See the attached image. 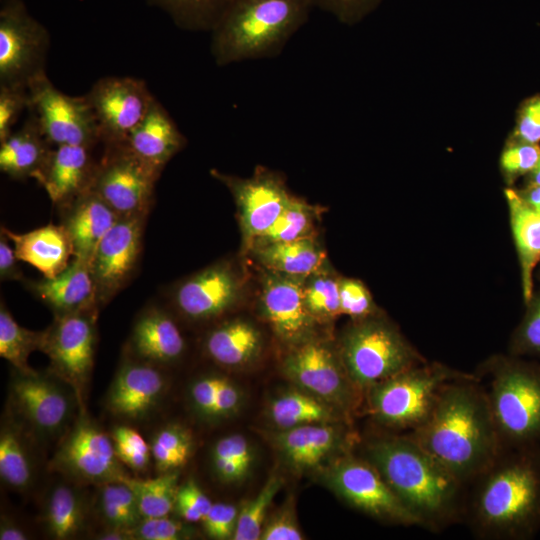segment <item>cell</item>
<instances>
[{"label":"cell","instance_id":"obj_59","mask_svg":"<svg viewBox=\"0 0 540 540\" xmlns=\"http://www.w3.org/2000/svg\"><path fill=\"white\" fill-rule=\"evenodd\" d=\"M516 190L524 202L540 214V185H524Z\"/></svg>","mask_w":540,"mask_h":540},{"label":"cell","instance_id":"obj_29","mask_svg":"<svg viewBox=\"0 0 540 540\" xmlns=\"http://www.w3.org/2000/svg\"><path fill=\"white\" fill-rule=\"evenodd\" d=\"M52 147L31 115L21 128L0 142V170L15 180L34 178Z\"/></svg>","mask_w":540,"mask_h":540},{"label":"cell","instance_id":"obj_17","mask_svg":"<svg viewBox=\"0 0 540 540\" xmlns=\"http://www.w3.org/2000/svg\"><path fill=\"white\" fill-rule=\"evenodd\" d=\"M112 438L86 417L80 418L63 440L53 464L76 479L107 483L122 475Z\"/></svg>","mask_w":540,"mask_h":540},{"label":"cell","instance_id":"obj_41","mask_svg":"<svg viewBox=\"0 0 540 540\" xmlns=\"http://www.w3.org/2000/svg\"><path fill=\"white\" fill-rule=\"evenodd\" d=\"M181 27L211 30L229 0H153Z\"/></svg>","mask_w":540,"mask_h":540},{"label":"cell","instance_id":"obj_21","mask_svg":"<svg viewBox=\"0 0 540 540\" xmlns=\"http://www.w3.org/2000/svg\"><path fill=\"white\" fill-rule=\"evenodd\" d=\"M93 147L61 145L52 147L34 179L58 207L90 189L97 162Z\"/></svg>","mask_w":540,"mask_h":540},{"label":"cell","instance_id":"obj_19","mask_svg":"<svg viewBox=\"0 0 540 540\" xmlns=\"http://www.w3.org/2000/svg\"><path fill=\"white\" fill-rule=\"evenodd\" d=\"M241 282L227 262L210 265L181 281L171 296L176 309L191 320H207L229 310L238 300Z\"/></svg>","mask_w":540,"mask_h":540},{"label":"cell","instance_id":"obj_27","mask_svg":"<svg viewBox=\"0 0 540 540\" xmlns=\"http://www.w3.org/2000/svg\"><path fill=\"white\" fill-rule=\"evenodd\" d=\"M1 231L13 244L18 259L35 267L43 277L56 276L73 259L71 240L61 224L50 223L25 233L12 232L2 225Z\"/></svg>","mask_w":540,"mask_h":540},{"label":"cell","instance_id":"obj_32","mask_svg":"<svg viewBox=\"0 0 540 540\" xmlns=\"http://www.w3.org/2000/svg\"><path fill=\"white\" fill-rule=\"evenodd\" d=\"M261 348V335L248 321L235 319L213 329L205 341L208 355L216 363L237 367L251 361Z\"/></svg>","mask_w":540,"mask_h":540},{"label":"cell","instance_id":"obj_48","mask_svg":"<svg viewBox=\"0 0 540 540\" xmlns=\"http://www.w3.org/2000/svg\"><path fill=\"white\" fill-rule=\"evenodd\" d=\"M509 136L525 142L540 144V92L520 102Z\"/></svg>","mask_w":540,"mask_h":540},{"label":"cell","instance_id":"obj_35","mask_svg":"<svg viewBox=\"0 0 540 540\" xmlns=\"http://www.w3.org/2000/svg\"><path fill=\"white\" fill-rule=\"evenodd\" d=\"M43 331H32L20 326L5 303L0 304V356L20 373L35 372L28 364L30 354L40 350Z\"/></svg>","mask_w":540,"mask_h":540},{"label":"cell","instance_id":"obj_28","mask_svg":"<svg viewBox=\"0 0 540 540\" xmlns=\"http://www.w3.org/2000/svg\"><path fill=\"white\" fill-rule=\"evenodd\" d=\"M504 195L519 261L522 296L526 304L534 293V270L540 264V214L524 202L515 188L507 187Z\"/></svg>","mask_w":540,"mask_h":540},{"label":"cell","instance_id":"obj_33","mask_svg":"<svg viewBox=\"0 0 540 540\" xmlns=\"http://www.w3.org/2000/svg\"><path fill=\"white\" fill-rule=\"evenodd\" d=\"M44 522L55 539H70L77 535L84 523V507L80 495L72 487L55 486L46 502Z\"/></svg>","mask_w":540,"mask_h":540},{"label":"cell","instance_id":"obj_30","mask_svg":"<svg viewBox=\"0 0 540 540\" xmlns=\"http://www.w3.org/2000/svg\"><path fill=\"white\" fill-rule=\"evenodd\" d=\"M249 252L266 270L290 276L306 278L326 266V254L313 237L272 243Z\"/></svg>","mask_w":540,"mask_h":540},{"label":"cell","instance_id":"obj_58","mask_svg":"<svg viewBox=\"0 0 540 540\" xmlns=\"http://www.w3.org/2000/svg\"><path fill=\"white\" fill-rule=\"evenodd\" d=\"M239 401L237 388L227 378L220 377L214 416L228 415L236 409Z\"/></svg>","mask_w":540,"mask_h":540},{"label":"cell","instance_id":"obj_55","mask_svg":"<svg viewBox=\"0 0 540 540\" xmlns=\"http://www.w3.org/2000/svg\"><path fill=\"white\" fill-rule=\"evenodd\" d=\"M262 540H300L302 534L293 516L292 510L285 508L276 513L263 527Z\"/></svg>","mask_w":540,"mask_h":540},{"label":"cell","instance_id":"obj_46","mask_svg":"<svg viewBox=\"0 0 540 540\" xmlns=\"http://www.w3.org/2000/svg\"><path fill=\"white\" fill-rule=\"evenodd\" d=\"M111 438L119 461L137 471L147 467L152 457L151 446L137 430L118 426L113 429Z\"/></svg>","mask_w":540,"mask_h":540},{"label":"cell","instance_id":"obj_11","mask_svg":"<svg viewBox=\"0 0 540 540\" xmlns=\"http://www.w3.org/2000/svg\"><path fill=\"white\" fill-rule=\"evenodd\" d=\"M48 46L46 28L21 0H8L0 11V85L27 87L45 71Z\"/></svg>","mask_w":540,"mask_h":540},{"label":"cell","instance_id":"obj_25","mask_svg":"<svg viewBox=\"0 0 540 540\" xmlns=\"http://www.w3.org/2000/svg\"><path fill=\"white\" fill-rule=\"evenodd\" d=\"M135 357L157 364L171 363L183 354L185 341L173 318L157 305L143 309L130 338Z\"/></svg>","mask_w":540,"mask_h":540},{"label":"cell","instance_id":"obj_24","mask_svg":"<svg viewBox=\"0 0 540 540\" xmlns=\"http://www.w3.org/2000/svg\"><path fill=\"white\" fill-rule=\"evenodd\" d=\"M24 285L48 306L55 316L98 306L89 263L78 258H73L56 276L43 277L37 281L26 279Z\"/></svg>","mask_w":540,"mask_h":540},{"label":"cell","instance_id":"obj_12","mask_svg":"<svg viewBox=\"0 0 540 540\" xmlns=\"http://www.w3.org/2000/svg\"><path fill=\"white\" fill-rule=\"evenodd\" d=\"M328 480L337 494L356 509L389 523L419 526L377 468L364 457H342L331 467Z\"/></svg>","mask_w":540,"mask_h":540},{"label":"cell","instance_id":"obj_53","mask_svg":"<svg viewBox=\"0 0 540 540\" xmlns=\"http://www.w3.org/2000/svg\"><path fill=\"white\" fill-rule=\"evenodd\" d=\"M239 510L231 504L213 503L209 512L202 519L208 536L214 539H233Z\"/></svg>","mask_w":540,"mask_h":540},{"label":"cell","instance_id":"obj_8","mask_svg":"<svg viewBox=\"0 0 540 540\" xmlns=\"http://www.w3.org/2000/svg\"><path fill=\"white\" fill-rule=\"evenodd\" d=\"M160 174L125 145L108 144L97 162L90 190L119 217H148Z\"/></svg>","mask_w":540,"mask_h":540},{"label":"cell","instance_id":"obj_7","mask_svg":"<svg viewBox=\"0 0 540 540\" xmlns=\"http://www.w3.org/2000/svg\"><path fill=\"white\" fill-rule=\"evenodd\" d=\"M339 355L362 391L426 360L386 320L372 316L355 320L344 333Z\"/></svg>","mask_w":540,"mask_h":540},{"label":"cell","instance_id":"obj_60","mask_svg":"<svg viewBox=\"0 0 540 540\" xmlns=\"http://www.w3.org/2000/svg\"><path fill=\"white\" fill-rule=\"evenodd\" d=\"M28 535L19 526L12 523H2L0 527V540H26Z\"/></svg>","mask_w":540,"mask_h":540},{"label":"cell","instance_id":"obj_15","mask_svg":"<svg viewBox=\"0 0 540 540\" xmlns=\"http://www.w3.org/2000/svg\"><path fill=\"white\" fill-rule=\"evenodd\" d=\"M86 97L105 145L123 143L156 100L142 80L131 77L102 78Z\"/></svg>","mask_w":540,"mask_h":540},{"label":"cell","instance_id":"obj_57","mask_svg":"<svg viewBox=\"0 0 540 540\" xmlns=\"http://www.w3.org/2000/svg\"><path fill=\"white\" fill-rule=\"evenodd\" d=\"M9 238L0 231V279L1 281L25 282L21 268L18 265L14 247H11Z\"/></svg>","mask_w":540,"mask_h":540},{"label":"cell","instance_id":"obj_49","mask_svg":"<svg viewBox=\"0 0 540 540\" xmlns=\"http://www.w3.org/2000/svg\"><path fill=\"white\" fill-rule=\"evenodd\" d=\"M26 108H29L27 87L0 85V142L13 132V126Z\"/></svg>","mask_w":540,"mask_h":540},{"label":"cell","instance_id":"obj_51","mask_svg":"<svg viewBox=\"0 0 540 540\" xmlns=\"http://www.w3.org/2000/svg\"><path fill=\"white\" fill-rule=\"evenodd\" d=\"M213 503L192 480L178 487L175 508L188 522H199L206 516Z\"/></svg>","mask_w":540,"mask_h":540},{"label":"cell","instance_id":"obj_20","mask_svg":"<svg viewBox=\"0 0 540 540\" xmlns=\"http://www.w3.org/2000/svg\"><path fill=\"white\" fill-rule=\"evenodd\" d=\"M11 397L24 419L45 433L61 429L72 411V402L65 389L36 372H18L11 384Z\"/></svg>","mask_w":540,"mask_h":540},{"label":"cell","instance_id":"obj_2","mask_svg":"<svg viewBox=\"0 0 540 540\" xmlns=\"http://www.w3.org/2000/svg\"><path fill=\"white\" fill-rule=\"evenodd\" d=\"M408 434L466 486L504 449L476 374L445 386L426 421Z\"/></svg>","mask_w":540,"mask_h":540},{"label":"cell","instance_id":"obj_40","mask_svg":"<svg viewBox=\"0 0 540 540\" xmlns=\"http://www.w3.org/2000/svg\"><path fill=\"white\" fill-rule=\"evenodd\" d=\"M32 464L20 436L12 429L1 430L0 476L17 490L26 489L32 481Z\"/></svg>","mask_w":540,"mask_h":540},{"label":"cell","instance_id":"obj_39","mask_svg":"<svg viewBox=\"0 0 540 540\" xmlns=\"http://www.w3.org/2000/svg\"><path fill=\"white\" fill-rule=\"evenodd\" d=\"M339 281L326 266L306 277L304 298L306 306L317 320H329L341 314Z\"/></svg>","mask_w":540,"mask_h":540},{"label":"cell","instance_id":"obj_56","mask_svg":"<svg viewBox=\"0 0 540 540\" xmlns=\"http://www.w3.org/2000/svg\"><path fill=\"white\" fill-rule=\"evenodd\" d=\"M219 382L220 376H205L192 385V401L195 407L204 415L214 416Z\"/></svg>","mask_w":540,"mask_h":540},{"label":"cell","instance_id":"obj_23","mask_svg":"<svg viewBox=\"0 0 540 540\" xmlns=\"http://www.w3.org/2000/svg\"><path fill=\"white\" fill-rule=\"evenodd\" d=\"M61 225L73 247V258L89 263L103 236L119 219L117 213L88 189L59 207Z\"/></svg>","mask_w":540,"mask_h":540},{"label":"cell","instance_id":"obj_44","mask_svg":"<svg viewBox=\"0 0 540 540\" xmlns=\"http://www.w3.org/2000/svg\"><path fill=\"white\" fill-rule=\"evenodd\" d=\"M540 159V144L518 140L508 136L499 158V168L505 183L512 185L526 177Z\"/></svg>","mask_w":540,"mask_h":540},{"label":"cell","instance_id":"obj_13","mask_svg":"<svg viewBox=\"0 0 540 540\" xmlns=\"http://www.w3.org/2000/svg\"><path fill=\"white\" fill-rule=\"evenodd\" d=\"M147 217H119L98 243L89 262L99 306L108 304L136 272Z\"/></svg>","mask_w":540,"mask_h":540},{"label":"cell","instance_id":"obj_5","mask_svg":"<svg viewBox=\"0 0 540 540\" xmlns=\"http://www.w3.org/2000/svg\"><path fill=\"white\" fill-rule=\"evenodd\" d=\"M476 376L504 448L540 445V363L496 356Z\"/></svg>","mask_w":540,"mask_h":540},{"label":"cell","instance_id":"obj_38","mask_svg":"<svg viewBox=\"0 0 540 540\" xmlns=\"http://www.w3.org/2000/svg\"><path fill=\"white\" fill-rule=\"evenodd\" d=\"M99 509L109 527L131 530L142 519L133 491L119 480L102 485Z\"/></svg>","mask_w":540,"mask_h":540},{"label":"cell","instance_id":"obj_14","mask_svg":"<svg viewBox=\"0 0 540 540\" xmlns=\"http://www.w3.org/2000/svg\"><path fill=\"white\" fill-rule=\"evenodd\" d=\"M211 174L233 195L242 235V250L248 252L253 242L274 224L293 195L279 174L261 167L248 178L216 170H212Z\"/></svg>","mask_w":540,"mask_h":540},{"label":"cell","instance_id":"obj_10","mask_svg":"<svg viewBox=\"0 0 540 540\" xmlns=\"http://www.w3.org/2000/svg\"><path fill=\"white\" fill-rule=\"evenodd\" d=\"M98 306L55 316L43 332L40 350L49 360L52 372L71 385L80 397L87 384L97 343Z\"/></svg>","mask_w":540,"mask_h":540},{"label":"cell","instance_id":"obj_9","mask_svg":"<svg viewBox=\"0 0 540 540\" xmlns=\"http://www.w3.org/2000/svg\"><path fill=\"white\" fill-rule=\"evenodd\" d=\"M27 89L28 109L53 147H94L100 141L98 125L86 95L64 94L52 84L45 71L32 78Z\"/></svg>","mask_w":540,"mask_h":540},{"label":"cell","instance_id":"obj_22","mask_svg":"<svg viewBox=\"0 0 540 540\" xmlns=\"http://www.w3.org/2000/svg\"><path fill=\"white\" fill-rule=\"evenodd\" d=\"M137 359L121 365L106 400L113 414L128 419L149 412L160 400L165 388L164 376L156 365Z\"/></svg>","mask_w":540,"mask_h":540},{"label":"cell","instance_id":"obj_52","mask_svg":"<svg viewBox=\"0 0 540 540\" xmlns=\"http://www.w3.org/2000/svg\"><path fill=\"white\" fill-rule=\"evenodd\" d=\"M133 539L141 540H179L185 536V528L179 521L168 516L142 518L131 529Z\"/></svg>","mask_w":540,"mask_h":540},{"label":"cell","instance_id":"obj_26","mask_svg":"<svg viewBox=\"0 0 540 540\" xmlns=\"http://www.w3.org/2000/svg\"><path fill=\"white\" fill-rule=\"evenodd\" d=\"M186 139L166 109L153 103L144 120L120 144L162 173L166 164L184 147Z\"/></svg>","mask_w":540,"mask_h":540},{"label":"cell","instance_id":"obj_45","mask_svg":"<svg viewBox=\"0 0 540 540\" xmlns=\"http://www.w3.org/2000/svg\"><path fill=\"white\" fill-rule=\"evenodd\" d=\"M525 314L514 330L509 354L520 357H540V291L526 303Z\"/></svg>","mask_w":540,"mask_h":540},{"label":"cell","instance_id":"obj_61","mask_svg":"<svg viewBox=\"0 0 540 540\" xmlns=\"http://www.w3.org/2000/svg\"><path fill=\"white\" fill-rule=\"evenodd\" d=\"M524 185H540V159L532 172L524 178Z\"/></svg>","mask_w":540,"mask_h":540},{"label":"cell","instance_id":"obj_31","mask_svg":"<svg viewBox=\"0 0 540 540\" xmlns=\"http://www.w3.org/2000/svg\"><path fill=\"white\" fill-rule=\"evenodd\" d=\"M313 424L286 429L277 438L286 458L300 469L318 466L337 448L341 440L334 427Z\"/></svg>","mask_w":540,"mask_h":540},{"label":"cell","instance_id":"obj_3","mask_svg":"<svg viewBox=\"0 0 540 540\" xmlns=\"http://www.w3.org/2000/svg\"><path fill=\"white\" fill-rule=\"evenodd\" d=\"M363 456L380 472L419 527L439 532L463 520L467 486L410 434L368 439Z\"/></svg>","mask_w":540,"mask_h":540},{"label":"cell","instance_id":"obj_47","mask_svg":"<svg viewBox=\"0 0 540 540\" xmlns=\"http://www.w3.org/2000/svg\"><path fill=\"white\" fill-rule=\"evenodd\" d=\"M341 314L354 320H361L377 315V308L366 286L357 279L340 278Z\"/></svg>","mask_w":540,"mask_h":540},{"label":"cell","instance_id":"obj_43","mask_svg":"<svg viewBox=\"0 0 540 540\" xmlns=\"http://www.w3.org/2000/svg\"><path fill=\"white\" fill-rule=\"evenodd\" d=\"M281 486L277 476H271L259 493L239 510L234 540H257L269 505Z\"/></svg>","mask_w":540,"mask_h":540},{"label":"cell","instance_id":"obj_16","mask_svg":"<svg viewBox=\"0 0 540 540\" xmlns=\"http://www.w3.org/2000/svg\"><path fill=\"white\" fill-rule=\"evenodd\" d=\"M283 368L304 389L344 410L358 404L362 390L348 376L340 355L323 342L310 338L294 346Z\"/></svg>","mask_w":540,"mask_h":540},{"label":"cell","instance_id":"obj_4","mask_svg":"<svg viewBox=\"0 0 540 540\" xmlns=\"http://www.w3.org/2000/svg\"><path fill=\"white\" fill-rule=\"evenodd\" d=\"M311 0H229L211 29L219 66L278 56L308 21Z\"/></svg>","mask_w":540,"mask_h":540},{"label":"cell","instance_id":"obj_18","mask_svg":"<svg viewBox=\"0 0 540 540\" xmlns=\"http://www.w3.org/2000/svg\"><path fill=\"white\" fill-rule=\"evenodd\" d=\"M305 279L270 270L262 277V314L275 335L293 346L312 338L315 323L305 303Z\"/></svg>","mask_w":540,"mask_h":540},{"label":"cell","instance_id":"obj_36","mask_svg":"<svg viewBox=\"0 0 540 540\" xmlns=\"http://www.w3.org/2000/svg\"><path fill=\"white\" fill-rule=\"evenodd\" d=\"M316 214L314 206L293 196L274 224L253 242L250 250L272 243L313 237Z\"/></svg>","mask_w":540,"mask_h":540},{"label":"cell","instance_id":"obj_42","mask_svg":"<svg viewBox=\"0 0 540 540\" xmlns=\"http://www.w3.org/2000/svg\"><path fill=\"white\" fill-rule=\"evenodd\" d=\"M191 450L192 441L189 433L174 425L159 430L151 444L155 466L162 473L183 466L188 461Z\"/></svg>","mask_w":540,"mask_h":540},{"label":"cell","instance_id":"obj_6","mask_svg":"<svg viewBox=\"0 0 540 540\" xmlns=\"http://www.w3.org/2000/svg\"><path fill=\"white\" fill-rule=\"evenodd\" d=\"M471 375L423 362L365 390L368 411L385 427L411 432L429 417L445 386Z\"/></svg>","mask_w":540,"mask_h":540},{"label":"cell","instance_id":"obj_54","mask_svg":"<svg viewBox=\"0 0 540 540\" xmlns=\"http://www.w3.org/2000/svg\"><path fill=\"white\" fill-rule=\"evenodd\" d=\"M213 461L233 460L249 469L252 454L247 440L241 435H230L220 439L214 446Z\"/></svg>","mask_w":540,"mask_h":540},{"label":"cell","instance_id":"obj_50","mask_svg":"<svg viewBox=\"0 0 540 540\" xmlns=\"http://www.w3.org/2000/svg\"><path fill=\"white\" fill-rule=\"evenodd\" d=\"M383 0H311L313 7L333 15L339 22L354 25L372 13Z\"/></svg>","mask_w":540,"mask_h":540},{"label":"cell","instance_id":"obj_34","mask_svg":"<svg viewBox=\"0 0 540 540\" xmlns=\"http://www.w3.org/2000/svg\"><path fill=\"white\" fill-rule=\"evenodd\" d=\"M118 480L133 491L142 518L168 516L175 508L178 474L173 471L149 479L122 474Z\"/></svg>","mask_w":540,"mask_h":540},{"label":"cell","instance_id":"obj_1","mask_svg":"<svg viewBox=\"0 0 540 540\" xmlns=\"http://www.w3.org/2000/svg\"><path fill=\"white\" fill-rule=\"evenodd\" d=\"M463 518L483 540H530L540 531V445L504 448L468 485Z\"/></svg>","mask_w":540,"mask_h":540},{"label":"cell","instance_id":"obj_37","mask_svg":"<svg viewBox=\"0 0 540 540\" xmlns=\"http://www.w3.org/2000/svg\"><path fill=\"white\" fill-rule=\"evenodd\" d=\"M270 416L273 422L284 430L332 419L330 409L323 403L296 391L275 399L270 407Z\"/></svg>","mask_w":540,"mask_h":540}]
</instances>
